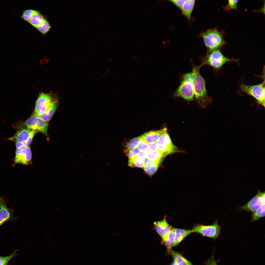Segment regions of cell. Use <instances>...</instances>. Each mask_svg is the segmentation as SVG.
I'll list each match as a JSON object with an SVG mask.
<instances>
[{
  "label": "cell",
  "instance_id": "cell-12",
  "mask_svg": "<svg viewBox=\"0 0 265 265\" xmlns=\"http://www.w3.org/2000/svg\"><path fill=\"white\" fill-rule=\"evenodd\" d=\"M36 130L26 128L19 129L13 136L8 139L15 143L18 142L23 143L25 146L28 139Z\"/></svg>",
  "mask_w": 265,
  "mask_h": 265
},
{
  "label": "cell",
  "instance_id": "cell-13",
  "mask_svg": "<svg viewBox=\"0 0 265 265\" xmlns=\"http://www.w3.org/2000/svg\"><path fill=\"white\" fill-rule=\"evenodd\" d=\"M167 131V128H164L160 130L146 132L140 136V137L141 139L150 144L156 142L161 135Z\"/></svg>",
  "mask_w": 265,
  "mask_h": 265
},
{
  "label": "cell",
  "instance_id": "cell-2",
  "mask_svg": "<svg viewBox=\"0 0 265 265\" xmlns=\"http://www.w3.org/2000/svg\"><path fill=\"white\" fill-rule=\"evenodd\" d=\"M180 81L179 86L173 94V97L181 98L187 102L192 101L194 95L191 72L181 75Z\"/></svg>",
  "mask_w": 265,
  "mask_h": 265
},
{
  "label": "cell",
  "instance_id": "cell-25",
  "mask_svg": "<svg viewBox=\"0 0 265 265\" xmlns=\"http://www.w3.org/2000/svg\"><path fill=\"white\" fill-rule=\"evenodd\" d=\"M128 165L131 167H137L144 168L143 160L138 159L137 157L129 159Z\"/></svg>",
  "mask_w": 265,
  "mask_h": 265
},
{
  "label": "cell",
  "instance_id": "cell-10",
  "mask_svg": "<svg viewBox=\"0 0 265 265\" xmlns=\"http://www.w3.org/2000/svg\"><path fill=\"white\" fill-rule=\"evenodd\" d=\"M31 151L28 146L16 149L14 159L15 164L27 165L31 163Z\"/></svg>",
  "mask_w": 265,
  "mask_h": 265
},
{
  "label": "cell",
  "instance_id": "cell-16",
  "mask_svg": "<svg viewBox=\"0 0 265 265\" xmlns=\"http://www.w3.org/2000/svg\"><path fill=\"white\" fill-rule=\"evenodd\" d=\"M195 0H185L180 9L182 14L188 19H189L193 10L195 3Z\"/></svg>",
  "mask_w": 265,
  "mask_h": 265
},
{
  "label": "cell",
  "instance_id": "cell-23",
  "mask_svg": "<svg viewBox=\"0 0 265 265\" xmlns=\"http://www.w3.org/2000/svg\"><path fill=\"white\" fill-rule=\"evenodd\" d=\"M156 142L159 145H169L172 143L167 131L161 135Z\"/></svg>",
  "mask_w": 265,
  "mask_h": 265
},
{
  "label": "cell",
  "instance_id": "cell-40",
  "mask_svg": "<svg viewBox=\"0 0 265 265\" xmlns=\"http://www.w3.org/2000/svg\"><path fill=\"white\" fill-rule=\"evenodd\" d=\"M171 265H178L177 263L174 261L173 262L172 264Z\"/></svg>",
  "mask_w": 265,
  "mask_h": 265
},
{
  "label": "cell",
  "instance_id": "cell-9",
  "mask_svg": "<svg viewBox=\"0 0 265 265\" xmlns=\"http://www.w3.org/2000/svg\"><path fill=\"white\" fill-rule=\"evenodd\" d=\"M265 192H259L249 201L244 205L240 207V210H245L252 213L265 205Z\"/></svg>",
  "mask_w": 265,
  "mask_h": 265
},
{
  "label": "cell",
  "instance_id": "cell-29",
  "mask_svg": "<svg viewBox=\"0 0 265 265\" xmlns=\"http://www.w3.org/2000/svg\"><path fill=\"white\" fill-rule=\"evenodd\" d=\"M139 152V150L137 148L131 149H125L124 150V152L126 156L128 157L129 159L137 157Z\"/></svg>",
  "mask_w": 265,
  "mask_h": 265
},
{
  "label": "cell",
  "instance_id": "cell-31",
  "mask_svg": "<svg viewBox=\"0 0 265 265\" xmlns=\"http://www.w3.org/2000/svg\"><path fill=\"white\" fill-rule=\"evenodd\" d=\"M238 0H228L225 7L223 8L224 9L228 11L232 9H237V6Z\"/></svg>",
  "mask_w": 265,
  "mask_h": 265
},
{
  "label": "cell",
  "instance_id": "cell-15",
  "mask_svg": "<svg viewBox=\"0 0 265 265\" xmlns=\"http://www.w3.org/2000/svg\"><path fill=\"white\" fill-rule=\"evenodd\" d=\"M175 228L172 226L164 238L162 239L161 243L166 246L169 253L172 247L175 239Z\"/></svg>",
  "mask_w": 265,
  "mask_h": 265
},
{
  "label": "cell",
  "instance_id": "cell-35",
  "mask_svg": "<svg viewBox=\"0 0 265 265\" xmlns=\"http://www.w3.org/2000/svg\"><path fill=\"white\" fill-rule=\"evenodd\" d=\"M219 261L218 260L216 261L215 260L213 255H212L211 257L206 262L205 264L206 265H217Z\"/></svg>",
  "mask_w": 265,
  "mask_h": 265
},
{
  "label": "cell",
  "instance_id": "cell-34",
  "mask_svg": "<svg viewBox=\"0 0 265 265\" xmlns=\"http://www.w3.org/2000/svg\"><path fill=\"white\" fill-rule=\"evenodd\" d=\"M143 162L144 167L150 166L153 165H159L160 163V162L157 161L150 160L146 158H145L143 160Z\"/></svg>",
  "mask_w": 265,
  "mask_h": 265
},
{
  "label": "cell",
  "instance_id": "cell-8",
  "mask_svg": "<svg viewBox=\"0 0 265 265\" xmlns=\"http://www.w3.org/2000/svg\"><path fill=\"white\" fill-rule=\"evenodd\" d=\"M57 98L55 94L51 93H41L36 101L33 114L38 116L42 114Z\"/></svg>",
  "mask_w": 265,
  "mask_h": 265
},
{
  "label": "cell",
  "instance_id": "cell-21",
  "mask_svg": "<svg viewBox=\"0 0 265 265\" xmlns=\"http://www.w3.org/2000/svg\"><path fill=\"white\" fill-rule=\"evenodd\" d=\"M158 150L162 152L166 155L179 151L178 148L173 143L169 145H158Z\"/></svg>",
  "mask_w": 265,
  "mask_h": 265
},
{
  "label": "cell",
  "instance_id": "cell-33",
  "mask_svg": "<svg viewBox=\"0 0 265 265\" xmlns=\"http://www.w3.org/2000/svg\"><path fill=\"white\" fill-rule=\"evenodd\" d=\"M149 145L145 141L140 138L137 148L140 151H148Z\"/></svg>",
  "mask_w": 265,
  "mask_h": 265
},
{
  "label": "cell",
  "instance_id": "cell-26",
  "mask_svg": "<svg viewBox=\"0 0 265 265\" xmlns=\"http://www.w3.org/2000/svg\"><path fill=\"white\" fill-rule=\"evenodd\" d=\"M140 139L139 136L130 140L127 143L125 149H131L137 148Z\"/></svg>",
  "mask_w": 265,
  "mask_h": 265
},
{
  "label": "cell",
  "instance_id": "cell-37",
  "mask_svg": "<svg viewBox=\"0 0 265 265\" xmlns=\"http://www.w3.org/2000/svg\"><path fill=\"white\" fill-rule=\"evenodd\" d=\"M169 1L174 4L180 9L183 3L185 0H172Z\"/></svg>",
  "mask_w": 265,
  "mask_h": 265
},
{
  "label": "cell",
  "instance_id": "cell-32",
  "mask_svg": "<svg viewBox=\"0 0 265 265\" xmlns=\"http://www.w3.org/2000/svg\"><path fill=\"white\" fill-rule=\"evenodd\" d=\"M15 252L8 256L3 257L0 256V265H7L9 261L16 255Z\"/></svg>",
  "mask_w": 265,
  "mask_h": 265
},
{
  "label": "cell",
  "instance_id": "cell-39",
  "mask_svg": "<svg viewBox=\"0 0 265 265\" xmlns=\"http://www.w3.org/2000/svg\"><path fill=\"white\" fill-rule=\"evenodd\" d=\"M15 143L16 147L17 148H19L25 146L24 144L21 143L17 142Z\"/></svg>",
  "mask_w": 265,
  "mask_h": 265
},
{
  "label": "cell",
  "instance_id": "cell-20",
  "mask_svg": "<svg viewBox=\"0 0 265 265\" xmlns=\"http://www.w3.org/2000/svg\"><path fill=\"white\" fill-rule=\"evenodd\" d=\"M170 253L172 255L174 261L177 263L178 265H193L190 262L185 258L180 253L171 249L170 250Z\"/></svg>",
  "mask_w": 265,
  "mask_h": 265
},
{
  "label": "cell",
  "instance_id": "cell-11",
  "mask_svg": "<svg viewBox=\"0 0 265 265\" xmlns=\"http://www.w3.org/2000/svg\"><path fill=\"white\" fill-rule=\"evenodd\" d=\"M13 208H9L7 207L3 199L0 197V226L4 223L13 220Z\"/></svg>",
  "mask_w": 265,
  "mask_h": 265
},
{
  "label": "cell",
  "instance_id": "cell-14",
  "mask_svg": "<svg viewBox=\"0 0 265 265\" xmlns=\"http://www.w3.org/2000/svg\"><path fill=\"white\" fill-rule=\"evenodd\" d=\"M166 218L165 216L163 219L154 223L155 229L162 239L164 238L172 227L167 222Z\"/></svg>",
  "mask_w": 265,
  "mask_h": 265
},
{
  "label": "cell",
  "instance_id": "cell-38",
  "mask_svg": "<svg viewBox=\"0 0 265 265\" xmlns=\"http://www.w3.org/2000/svg\"><path fill=\"white\" fill-rule=\"evenodd\" d=\"M148 152V151H140L138 154L137 157L139 159L143 160L146 158V154Z\"/></svg>",
  "mask_w": 265,
  "mask_h": 265
},
{
  "label": "cell",
  "instance_id": "cell-7",
  "mask_svg": "<svg viewBox=\"0 0 265 265\" xmlns=\"http://www.w3.org/2000/svg\"><path fill=\"white\" fill-rule=\"evenodd\" d=\"M193 233L202 235L215 240L220 234L221 228L217 223V220L211 225H204L197 224L194 225L192 229Z\"/></svg>",
  "mask_w": 265,
  "mask_h": 265
},
{
  "label": "cell",
  "instance_id": "cell-5",
  "mask_svg": "<svg viewBox=\"0 0 265 265\" xmlns=\"http://www.w3.org/2000/svg\"><path fill=\"white\" fill-rule=\"evenodd\" d=\"M49 122L45 121L34 114L27 120L20 123H17L13 125L15 129L18 130L28 129L36 130L40 132L47 136Z\"/></svg>",
  "mask_w": 265,
  "mask_h": 265
},
{
  "label": "cell",
  "instance_id": "cell-24",
  "mask_svg": "<svg viewBox=\"0 0 265 265\" xmlns=\"http://www.w3.org/2000/svg\"><path fill=\"white\" fill-rule=\"evenodd\" d=\"M251 222L256 221L265 216V205L251 214Z\"/></svg>",
  "mask_w": 265,
  "mask_h": 265
},
{
  "label": "cell",
  "instance_id": "cell-1",
  "mask_svg": "<svg viewBox=\"0 0 265 265\" xmlns=\"http://www.w3.org/2000/svg\"><path fill=\"white\" fill-rule=\"evenodd\" d=\"M192 70L191 71L192 76L194 99L200 107L205 108L212 102V97L207 93L205 81L200 73L201 67L200 65L196 66L192 64Z\"/></svg>",
  "mask_w": 265,
  "mask_h": 265
},
{
  "label": "cell",
  "instance_id": "cell-28",
  "mask_svg": "<svg viewBox=\"0 0 265 265\" xmlns=\"http://www.w3.org/2000/svg\"><path fill=\"white\" fill-rule=\"evenodd\" d=\"M37 11L32 9H27L24 11L21 16V18L24 20L29 22L33 15Z\"/></svg>",
  "mask_w": 265,
  "mask_h": 265
},
{
  "label": "cell",
  "instance_id": "cell-18",
  "mask_svg": "<svg viewBox=\"0 0 265 265\" xmlns=\"http://www.w3.org/2000/svg\"><path fill=\"white\" fill-rule=\"evenodd\" d=\"M192 229L175 228V238L172 247L178 245L184 238L193 233Z\"/></svg>",
  "mask_w": 265,
  "mask_h": 265
},
{
  "label": "cell",
  "instance_id": "cell-30",
  "mask_svg": "<svg viewBox=\"0 0 265 265\" xmlns=\"http://www.w3.org/2000/svg\"><path fill=\"white\" fill-rule=\"evenodd\" d=\"M159 165H153L149 166L144 167L143 168L145 172L151 177L157 171Z\"/></svg>",
  "mask_w": 265,
  "mask_h": 265
},
{
  "label": "cell",
  "instance_id": "cell-19",
  "mask_svg": "<svg viewBox=\"0 0 265 265\" xmlns=\"http://www.w3.org/2000/svg\"><path fill=\"white\" fill-rule=\"evenodd\" d=\"M45 20L43 16L40 13L37 11L32 16L28 22L36 28L41 25Z\"/></svg>",
  "mask_w": 265,
  "mask_h": 265
},
{
  "label": "cell",
  "instance_id": "cell-17",
  "mask_svg": "<svg viewBox=\"0 0 265 265\" xmlns=\"http://www.w3.org/2000/svg\"><path fill=\"white\" fill-rule=\"evenodd\" d=\"M58 104V101L57 98L52 103L47 110L44 113L38 116L43 120L49 122L55 111Z\"/></svg>",
  "mask_w": 265,
  "mask_h": 265
},
{
  "label": "cell",
  "instance_id": "cell-4",
  "mask_svg": "<svg viewBox=\"0 0 265 265\" xmlns=\"http://www.w3.org/2000/svg\"><path fill=\"white\" fill-rule=\"evenodd\" d=\"M238 59L228 58L222 53L220 49H218L210 53L201 60L200 65L202 66L206 65L212 67L216 71H219L225 64L229 62H237Z\"/></svg>",
  "mask_w": 265,
  "mask_h": 265
},
{
  "label": "cell",
  "instance_id": "cell-36",
  "mask_svg": "<svg viewBox=\"0 0 265 265\" xmlns=\"http://www.w3.org/2000/svg\"><path fill=\"white\" fill-rule=\"evenodd\" d=\"M158 145L157 142H155L149 145L148 151L152 152L155 151L158 149Z\"/></svg>",
  "mask_w": 265,
  "mask_h": 265
},
{
  "label": "cell",
  "instance_id": "cell-22",
  "mask_svg": "<svg viewBox=\"0 0 265 265\" xmlns=\"http://www.w3.org/2000/svg\"><path fill=\"white\" fill-rule=\"evenodd\" d=\"M166 155L162 152L157 150L152 152H148L146 155V158L149 160L157 161L160 163Z\"/></svg>",
  "mask_w": 265,
  "mask_h": 265
},
{
  "label": "cell",
  "instance_id": "cell-27",
  "mask_svg": "<svg viewBox=\"0 0 265 265\" xmlns=\"http://www.w3.org/2000/svg\"><path fill=\"white\" fill-rule=\"evenodd\" d=\"M51 27V26L49 22L45 20L41 25L36 28L39 31L44 35L49 31Z\"/></svg>",
  "mask_w": 265,
  "mask_h": 265
},
{
  "label": "cell",
  "instance_id": "cell-3",
  "mask_svg": "<svg viewBox=\"0 0 265 265\" xmlns=\"http://www.w3.org/2000/svg\"><path fill=\"white\" fill-rule=\"evenodd\" d=\"M200 36L202 38L207 48V53L219 49L226 43L222 33L216 28L210 29L202 32Z\"/></svg>",
  "mask_w": 265,
  "mask_h": 265
},
{
  "label": "cell",
  "instance_id": "cell-6",
  "mask_svg": "<svg viewBox=\"0 0 265 265\" xmlns=\"http://www.w3.org/2000/svg\"><path fill=\"white\" fill-rule=\"evenodd\" d=\"M240 90L242 92L248 94L254 98L259 105L265 107V80L260 83L251 85L242 84Z\"/></svg>",
  "mask_w": 265,
  "mask_h": 265
}]
</instances>
